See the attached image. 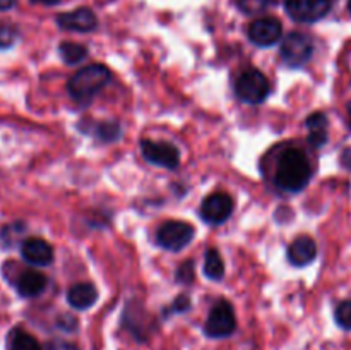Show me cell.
Listing matches in <instances>:
<instances>
[{"label": "cell", "instance_id": "cell-12", "mask_svg": "<svg viewBox=\"0 0 351 350\" xmlns=\"http://www.w3.org/2000/svg\"><path fill=\"white\" fill-rule=\"evenodd\" d=\"M21 254L27 263L34 264V266H48L53 261V249L50 244L43 239H36V237L24 240L21 246Z\"/></svg>", "mask_w": 351, "mask_h": 350}, {"label": "cell", "instance_id": "cell-27", "mask_svg": "<svg viewBox=\"0 0 351 350\" xmlns=\"http://www.w3.org/2000/svg\"><path fill=\"white\" fill-rule=\"evenodd\" d=\"M341 161L346 168H350L351 170V150H345V153H343L341 156Z\"/></svg>", "mask_w": 351, "mask_h": 350}, {"label": "cell", "instance_id": "cell-14", "mask_svg": "<svg viewBox=\"0 0 351 350\" xmlns=\"http://www.w3.org/2000/svg\"><path fill=\"white\" fill-rule=\"evenodd\" d=\"M48 287V278L40 271L26 270L19 275L16 281L17 294L24 299H33L43 294Z\"/></svg>", "mask_w": 351, "mask_h": 350}, {"label": "cell", "instance_id": "cell-25", "mask_svg": "<svg viewBox=\"0 0 351 350\" xmlns=\"http://www.w3.org/2000/svg\"><path fill=\"white\" fill-rule=\"evenodd\" d=\"M45 350H79L74 343L65 342V340H51L47 343Z\"/></svg>", "mask_w": 351, "mask_h": 350}, {"label": "cell", "instance_id": "cell-9", "mask_svg": "<svg viewBox=\"0 0 351 350\" xmlns=\"http://www.w3.org/2000/svg\"><path fill=\"white\" fill-rule=\"evenodd\" d=\"M233 213V201L225 192H213L211 196L202 201L201 205V218L211 225L225 223Z\"/></svg>", "mask_w": 351, "mask_h": 350}, {"label": "cell", "instance_id": "cell-3", "mask_svg": "<svg viewBox=\"0 0 351 350\" xmlns=\"http://www.w3.org/2000/svg\"><path fill=\"white\" fill-rule=\"evenodd\" d=\"M235 91L242 102L249 105H259L269 96V81L261 71L250 69L240 74V78L235 82Z\"/></svg>", "mask_w": 351, "mask_h": 350}, {"label": "cell", "instance_id": "cell-11", "mask_svg": "<svg viewBox=\"0 0 351 350\" xmlns=\"http://www.w3.org/2000/svg\"><path fill=\"white\" fill-rule=\"evenodd\" d=\"M57 24L65 31L89 33V31L96 30V26H98V19H96L95 12H93L91 9H88V7H81V9L60 14V16L57 17Z\"/></svg>", "mask_w": 351, "mask_h": 350}, {"label": "cell", "instance_id": "cell-2", "mask_svg": "<svg viewBox=\"0 0 351 350\" xmlns=\"http://www.w3.org/2000/svg\"><path fill=\"white\" fill-rule=\"evenodd\" d=\"M110 78H112V74H110V71L105 65H86V67L79 69L72 75L67 84V89L75 102L88 103L89 100H93L98 95V91H101L108 84Z\"/></svg>", "mask_w": 351, "mask_h": 350}, {"label": "cell", "instance_id": "cell-22", "mask_svg": "<svg viewBox=\"0 0 351 350\" xmlns=\"http://www.w3.org/2000/svg\"><path fill=\"white\" fill-rule=\"evenodd\" d=\"M336 323L341 326L343 329H348L351 331V301H345L336 307L335 312Z\"/></svg>", "mask_w": 351, "mask_h": 350}, {"label": "cell", "instance_id": "cell-26", "mask_svg": "<svg viewBox=\"0 0 351 350\" xmlns=\"http://www.w3.org/2000/svg\"><path fill=\"white\" fill-rule=\"evenodd\" d=\"M191 307V301H189L187 295H180L178 299H175L173 305H171V311L175 312H184Z\"/></svg>", "mask_w": 351, "mask_h": 350}, {"label": "cell", "instance_id": "cell-16", "mask_svg": "<svg viewBox=\"0 0 351 350\" xmlns=\"http://www.w3.org/2000/svg\"><path fill=\"white\" fill-rule=\"evenodd\" d=\"M308 130V144L315 150L324 146L328 143V117L322 112H315L308 115L307 122H305Z\"/></svg>", "mask_w": 351, "mask_h": 350}, {"label": "cell", "instance_id": "cell-5", "mask_svg": "<svg viewBox=\"0 0 351 350\" xmlns=\"http://www.w3.org/2000/svg\"><path fill=\"white\" fill-rule=\"evenodd\" d=\"M237 319L232 304L226 301H218L213 305L204 325V333L209 338H226L235 331Z\"/></svg>", "mask_w": 351, "mask_h": 350}, {"label": "cell", "instance_id": "cell-21", "mask_svg": "<svg viewBox=\"0 0 351 350\" xmlns=\"http://www.w3.org/2000/svg\"><path fill=\"white\" fill-rule=\"evenodd\" d=\"M19 38V30L10 23H0V50L10 48Z\"/></svg>", "mask_w": 351, "mask_h": 350}, {"label": "cell", "instance_id": "cell-24", "mask_svg": "<svg viewBox=\"0 0 351 350\" xmlns=\"http://www.w3.org/2000/svg\"><path fill=\"white\" fill-rule=\"evenodd\" d=\"M192 280H194V263H192V261H185L184 264L178 266L177 281L189 285Z\"/></svg>", "mask_w": 351, "mask_h": 350}, {"label": "cell", "instance_id": "cell-1", "mask_svg": "<svg viewBox=\"0 0 351 350\" xmlns=\"http://www.w3.org/2000/svg\"><path fill=\"white\" fill-rule=\"evenodd\" d=\"M312 177V168L308 158L300 150H287L278 163L276 182L278 187L285 192H300L308 185Z\"/></svg>", "mask_w": 351, "mask_h": 350}, {"label": "cell", "instance_id": "cell-30", "mask_svg": "<svg viewBox=\"0 0 351 350\" xmlns=\"http://www.w3.org/2000/svg\"><path fill=\"white\" fill-rule=\"evenodd\" d=\"M348 124H350V129H351V103H348Z\"/></svg>", "mask_w": 351, "mask_h": 350}, {"label": "cell", "instance_id": "cell-7", "mask_svg": "<svg viewBox=\"0 0 351 350\" xmlns=\"http://www.w3.org/2000/svg\"><path fill=\"white\" fill-rule=\"evenodd\" d=\"M194 239V226L185 222H171L163 223L156 233V240L163 249L167 250H182L189 246Z\"/></svg>", "mask_w": 351, "mask_h": 350}, {"label": "cell", "instance_id": "cell-28", "mask_svg": "<svg viewBox=\"0 0 351 350\" xmlns=\"http://www.w3.org/2000/svg\"><path fill=\"white\" fill-rule=\"evenodd\" d=\"M17 0H0V10H9L16 5Z\"/></svg>", "mask_w": 351, "mask_h": 350}, {"label": "cell", "instance_id": "cell-31", "mask_svg": "<svg viewBox=\"0 0 351 350\" xmlns=\"http://www.w3.org/2000/svg\"><path fill=\"white\" fill-rule=\"evenodd\" d=\"M348 10H350V14H351V0H348Z\"/></svg>", "mask_w": 351, "mask_h": 350}, {"label": "cell", "instance_id": "cell-6", "mask_svg": "<svg viewBox=\"0 0 351 350\" xmlns=\"http://www.w3.org/2000/svg\"><path fill=\"white\" fill-rule=\"evenodd\" d=\"M283 2L288 16L297 23H317L331 10V0H283Z\"/></svg>", "mask_w": 351, "mask_h": 350}, {"label": "cell", "instance_id": "cell-17", "mask_svg": "<svg viewBox=\"0 0 351 350\" xmlns=\"http://www.w3.org/2000/svg\"><path fill=\"white\" fill-rule=\"evenodd\" d=\"M204 275L209 280H221L225 275V263L216 249H209L204 256Z\"/></svg>", "mask_w": 351, "mask_h": 350}, {"label": "cell", "instance_id": "cell-29", "mask_svg": "<svg viewBox=\"0 0 351 350\" xmlns=\"http://www.w3.org/2000/svg\"><path fill=\"white\" fill-rule=\"evenodd\" d=\"M33 3H41V5H55V3L62 2V0H31Z\"/></svg>", "mask_w": 351, "mask_h": 350}, {"label": "cell", "instance_id": "cell-15", "mask_svg": "<svg viewBox=\"0 0 351 350\" xmlns=\"http://www.w3.org/2000/svg\"><path fill=\"white\" fill-rule=\"evenodd\" d=\"M98 299V290L93 283H75L74 287L69 288L67 301L77 311L89 309Z\"/></svg>", "mask_w": 351, "mask_h": 350}, {"label": "cell", "instance_id": "cell-4", "mask_svg": "<svg viewBox=\"0 0 351 350\" xmlns=\"http://www.w3.org/2000/svg\"><path fill=\"white\" fill-rule=\"evenodd\" d=\"M280 51L281 58H283V62L288 67H302V65H305L312 58L314 41H312L308 34L293 31V33L285 36Z\"/></svg>", "mask_w": 351, "mask_h": 350}, {"label": "cell", "instance_id": "cell-19", "mask_svg": "<svg viewBox=\"0 0 351 350\" xmlns=\"http://www.w3.org/2000/svg\"><path fill=\"white\" fill-rule=\"evenodd\" d=\"M9 350H41V345L29 333L14 329L9 336Z\"/></svg>", "mask_w": 351, "mask_h": 350}, {"label": "cell", "instance_id": "cell-10", "mask_svg": "<svg viewBox=\"0 0 351 350\" xmlns=\"http://www.w3.org/2000/svg\"><path fill=\"white\" fill-rule=\"evenodd\" d=\"M281 34H283V26L276 17H261L249 27L250 41L257 47H271L280 41Z\"/></svg>", "mask_w": 351, "mask_h": 350}, {"label": "cell", "instance_id": "cell-20", "mask_svg": "<svg viewBox=\"0 0 351 350\" xmlns=\"http://www.w3.org/2000/svg\"><path fill=\"white\" fill-rule=\"evenodd\" d=\"M274 3H276V0H239L240 10L249 14V16H257V14L273 7Z\"/></svg>", "mask_w": 351, "mask_h": 350}, {"label": "cell", "instance_id": "cell-8", "mask_svg": "<svg viewBox=\"0 0 351 350\" xmlns=\"http://www.w3.org/2000/svg\"><path fill=\"white\" fill-rule=\"evenodd\" d=\"M141 151L149 163L160 165L163 168H177L178 161H180L178 148L170 143H165V141L143 139L141 141Z\"/></svg>", "mask_w": 351, "mask_h": 350}, {"label": "cell", "instance_id": "cell-18", "mask_svg": "<svg viewBox=\"0 0 351 350\" xmlns=\"http://www.w3.org/2000/svg\"><path fill=\"white\" fill-rule=\"evenodd\" d=\"M58 51H60L62 60L69 65L81 64L86 58V55H88V48H86L84 45L72 43V41H64V43L58 47Z\"/></svg>", "mask_w": 351, "mask_h": 350}, {"label": "cell", "instance_id": "cell-23", "mask_svg": "<svg viewBox=\"0 0 351 350\" xmlns=\"http://www.w3.org/2000/svg\"><path fill=\"white\" fill-rule=\"evenodd\" d=\"M96 134H98L103 141H115L117 137L120 136V127L113 122H106L98 127V132Z\"/></svg>", "mask_w": 351, "mask_h": 350}, {"label": "cell", "instance_id": "cell-13", "mask_svg": "<svg viewBox=\"0 0 351 350\" xmlns=\"http://www.w3.org/2000/svg\"><path fill=\"white\" fill-rule=\"evenodd\" d=\"M317 256V246L315 240L308 235H300L288 247V259L295 266H307Z\"/></svg>", "mask_w": 351, "mask_h": 350}]
</instances>
